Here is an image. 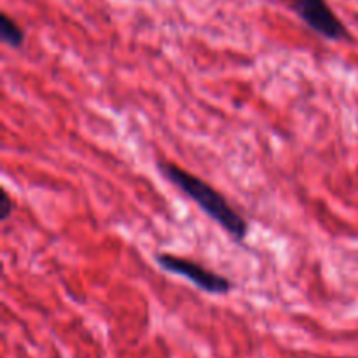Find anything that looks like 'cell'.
<instances>
[{
  "instance_id": "obj_1",
  "label": "cell",
  "mask_w": 358,
  "mask_h": 358,
  "mask_svg": "<svg viewBox=\"0 0 358 358\" xmlns=\"http://www.w3.org/2000/svg\"><path fill=\"white\" fill-rule=\"evenodd\" d=\"M163 177L177 187L185 198L194 201L198 208L215 224H219L234 241H245L248 236V222L238 210L233 208L226 196L198 175L184 170L173 163H161Z\"/></svg>"
},
{
  "instance_id": "obj_2",
  "label": "cell",
  "mask_w": 358,
  "mask_h": 358,
  "mask_svg": "<svg viewBox=\"0 0 358 358\" xmlns=\"http://www.w3.org/2000/svg\"><path fill=\"white\" fill-rule=\"evenodd\" d=\"M156 262L161 269L166 273L177 275L191 282L192 285L198 287L199 290L212 296H224L229 294L233 289V282L227 276L219 275L213 269L205 268L199 262L189 261L185 257H178V255L171 254H157Z\"/></svg>"
},
{
  "instance_id": "obj_3",
  "label": "cell",
  "mask_w": 358,
  "mask_h": 358,
  "mask_svg": "<svg viewBox=\"0 0 358 358\" xmlns=\"http://www.w3.org/2000/svg\"><path fill=\"white\" fill-rule=\"evenodd\" d=\"M290 7L320 37L327 41H345L350 37L345 23L325 0H290Z\"/></svg>"
},
{
  "instance_id": "obj_4",
  "label": "cell",
  "mask_w": 358,
  "mask_h": 358,
  "mask_svg": "<svg viewBox=\"0 0 358 358\" xmlns=\"http://www.w3.org/2000/svg\"><path fill=\"white\" fill-rule=\"evenodd\" d=\"M0 35L3 44L13 49H20L24 44V30L6 13L0 16Z\"/></svg>"
},
{
  "instance_id": "obj_5",
  "label": "cell",
  "mask_w": 358,
  "mask_h": 358,
  "mask_svg": "<svg viewBox=\"0 0 358 358\" xmlns=\"http://www.w3.org/2000/svg\"><path fill=\"white\" fill-rule=\"evenodd\" d=\"M0 206H2V213H0V219L6 222V220L10 217V213L14 212V201H13V198H10L9 192L6 191V189H2V192H0Z\"/></svg>"
}]
</instances>
